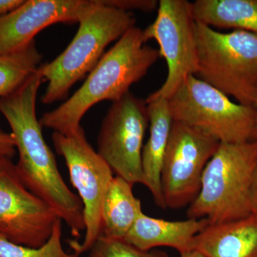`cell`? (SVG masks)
Wrapping results in <instances>:
<instances>
[{
	"label": "cell",
	"mask_w": 257,
	"mask_h": 257,
	"mask_svg": "<svg viewBox=\"0 0 257 257\" xmlns=\"http://www.w3.org/2000/svg\"><path fill=\"white\" fill-rule=\"evenodd\" d=\"M168 101L174 121L197 128L220 143L252 140L253 106L233 102L195 75L189 76Z\"/></svg>",
	"instance_id": "8992f818"
},
{
	"label": "cell",
	"mask_w": 257,
	"mask_h": 257,
	"mask_svg": "<svg viewBox=\"0 0 257 257\" xmlns=\"http://www.w3.org/2000/svg\"><path fill=\"white\" fill-rule=\"evenodd\" d=\"M148 124L146 100L128 92L112 102L98 135V154L113 173L133 185H145L142 155Z\"/></svg>",
	"instance_id": "9c48e42d"
},
{
	"label": "cell",
	"mask_w": 257,
	"mask_h": 257,
	"mask_svg": "<svg viewBox=\"0 0 257 257\" xmlns=\"http://www.w3.org/2000/svg\"><path fill=\"white\" fill-rule=\"evenodd\" d=\"M150 138L144 145L142 160L145 186L150 189L159 207L166 209L161 174L173 118L167 99H147Z\"/></svg>",
	"instance_id": "9a60e30c"
},
{
	"label": "cell",
	"mask_w": 257,
	"mask_h": 257,
	"mask_svg": "<svg viewBox=\"0 0 257 257\" xmlns=\"http://www.w3.org/2000/svg\"><path fill=\"white\" fill-rule=\"evenodd\" d=\"M40 71L10 95L0 98V112L9 123L19 152L15 170L27 189L52 208L75 238L85 229L80 198L67 187L37 117V93L44 82Z\"/></svg>",
	"instance_id": "6da1fadb"
},
{
	"label": "cell",
	"mask_w": 257,
	"mask_h": 257,
	"mask_svg": "<svg viewBox=\"0 0 257 257\" xmlns=\"http://www.w3.org/2000/svg\"><path fill=\"white\" fill-rule=\"evenodd\" d=\"M219 145L211 135L173 121L161 174L166 208L181 209L195 199L203 172Z\"/></svg>",
	"instance_id": "30bf717a"
},
{
	"label": "cell",
	"mask_w": 257,
	"mask_h": 257,
	"mask_svg": "<svg viewBox=\"0 0 257 257\" xmlns=\"http://www.w3.org/2000/svg\"><path fill=\"white\" fill-rule=\"evenodd\" d=\"M145 40H156L160 57L167 62L168 74L162 87L147 97L169 100L181 84L197 72L196 20L192 3L187 0H160L155 22L143 30Z\"/></svg>",
	"instance_id": "ba28073f"
},
{
	"label": "cell",
	"mask_w": 257,
	"mask_h": 257,
	"mask_svg": "<svg viewBox=\"0 0 257 257\" xmlns=\"http://www.w3.org/2000/svg\"><path fill=\"white\" fill-rule=\"evenodd\" d=\"M94 0H27L0 16V54L23 50L54 24L79 23Z\"/></svg>",
	"instance_id": "7c38bea8"
},
{
	"label": "cell",
	"mask_w": 257,
	"mask_h": 257,
	"mask_svg": "<svg viewBox=\"0 0 257 257\" xmlns=\"http://www.w3.org/2000/svg\"><path fill=\"white\" fill-rule=\"evenodd\" d=\"M24 0H0V16H3L19 8Z\"/></svg>",
	"instance_id": "cb8c5ba5"
},
{
	"label": "cell",
	"mask_w": 257,
	"mask_h": 257,
	"mask_svg": "<svg viewBox=\"0 0 257 257\" xmlns=\"http://www.w3.org/2000/svg\"><path fill=\"white\" fill-rule=\"evenodd\" d=\"M42 59L35 41L18 52L0 54V98L15 92L37 72Z\"/></svg>",
	"instance_id": "ac0fdd59"
},
{
	"label": "cell",
	"mask_w": 257,
	"mask_h": 257,
	"mask_svg": "<svg viewBox=\"0 0 257 257\" xmlns=\"http://www.w3.org/2000/svg\"><path fill=\"white\" fill-rule=\"evenodd\" d=\"M89 257H169L159 250L143 251L124 239H111L101 235L89 249Z\"/></svg>",
	"instance_id": "ffe728a7"
},
{
	"label": "cell",
	"mask_w": 257,
	"mask_h": 257,
	"mask_svg": "<svg viewBox=\"0 0 257 257\" xmlns=\"http://www.w3.org/2000/svg\"><path fill=\"white\" fill-rule=\"evenodd\" d=\"M192 7L196 22L257 35V0H197Z\"/></svg>",
	"instance_id": "e0dca14e"
},
{
	"label": "cell",
	"mask_w": 257,
	"mask_h": 257,
	"mask_svg": "<svg viewBox=\"0 0 257 257\" xmlns=\"http://www.w3.org/2000/svg\"><path fill=\"white\" fill-rule=\"evenodd\" d=\"M143 30L135 26L106 52L73 95L42 115V127L69 135L81 127L84 115L100 101L119 100L160 58V51L148 46Z\"/></svg>",
	"instance_id": "7a4b0ae2"
},
{
	"label": "cell",
	"mask_w": 257,
	"mask_h": 257,
	"mask_svg": "<svg viewBox=\"0 0 257 257\" xmlns=\"http://www.w3.org/2000/svg\"><path fill=\"white\" fill-rule=\"evenodd\" d=\"M62 219H58L50 239L39 248L28 247L12 242L0 234V257H79L77 253H69L62 243Z\"/></svg>",
	"instance_id": "d6986e66"
},
{
	"label": "cell",
	"mask_w": 257,
	"mask_h": 257,
	"mask_svg": "<svg viewBox=\"0 0 257 257\" xmlns=\"http://www.w3.org/2000/svg\"><path fill=\"white\" fill-rule=\"evenodd\" d=\"M248 200L251 214L257 215V162L250 182Z\"/></svg>",
	"instance_id": "603a6c76"
},
{
	"label": "cell",
	"mask_w": 257,
	"mask_h": 257,
	"mask_svg": "<svg viewBox=\"0 0 257 257\" xmlns=\"http://www.w3.org/2000/svg\"><path fill=\"white\" fill-rule=\"evenodd\" d=\"M52 142L56 151L64 157L70 182L78 191L84 207L85 236L82 243L69 241L74 253L89 251L101 234V207L113 172L104 159L88 143L81 126L69 135L54 132Z\"/></svg>",
	"instance_id": "52a82bcc"
},
{
	"label": "cell",
	"mask_w": 257,
	"mask_h": 257,
	"mask_svg": "<svg viewBox=\"0 0 257 257\" xmlns=\"http://www.w3.org/2000/svg\"><path fill=\"white\" fill-rule=\"evenodd\" d=\"M135 23L131 12L94 0L79 20L78 30L68 47L50 63L40 66L39 71L48 82L42 102L50 104L64 99L71 87L94 69L106 47Z\"/></svg>",
	"instance_id": "3957f363"
},
{
	"label": "cell",
	"mask_w": 257,
	"mask_h": 257,
	"mask_svg": "<svg viewBox=\"0 0 257 257\" xmlns=\"http://www.w3.org/2000/svg\"><path fill=\"white\" fill-rule=\"evenodd\" d=\"M104 4L124 11L131 12L137 10L140 11H153L157 9L159 2L156 0H102Z\"/></svg>",
	"instance_id": "44dd1931"
},
{
	"label": "cell",
	"mask_w": 257,
	"mask_h": 257,
	"mask_svg": "<svg viewBox=\"0 0 257 257\" xmlns=\"http://www.w3.org/2000/svg\"><path fill=\"white\" fill-rule=\"evenodd\" d=\"M192 249L207 257H257V215L209 225L194 236Z\"/></svg>",
	"instance_id": "5bb4252c"
},
{
	"label": "cell",
	"mask_w": 257,
	"mask_h": 257,
	"mask_svg": "<svg viewBox=\"0 0 257 257\" xmlns=\"http://www.w3.org/2000/svg\"><path fill=\"white\" fill-rule=\"evenodd\" d=\"M199 79L253 106L257 96V35L243 30L216 31L196 22Z\"/></svg>",
	"instance_id": "5b68a950"
},
{
	"label": "cell",
	"mask_w": 257,
	"mask_h": 257,
	"mask_svg": "<svg viewBox=\"0 0 257 257\" xmlns=\"http://www.w3.org/2000/svg\"><path fill=\"white\" fill-rule=\"evenodd\" d=\"M58 219L25 187L11 159L0 157V234L12 242L39 248L50 239Z\"/></svg>",
	"instance_id": "8fae6325"
},
{
	"label": "cell",
	"mask_w": 257,
	"mask_h": 257,
	"mask_svg": "<svg viewBox=\"0 0 257 257\" xmlns=\"http://www.w3.org/2000/svg\"><path fill=\"white\" fill-rule=\"evenodd\" d=\"M3 157V156H0V157Z\"/></svg>",
	"instance_id": "4316f807"
},
{
	"label": "cell",
	"mask_w": 257,
	"mask_h": 257,
	"mask_svg": "<svg viewBox=\"0 0 257 257\" xmlns=\"http://www.w3.org/2000/svg\"><path fill=\"white\" fill-rule=\"evenodd\" d=\"M181 257H207L204 253L197 251V250H190L186 252L181 253Z\"/></svg>",
	"instance_id": "d4e9b609"
},
{
	"label": "cell",
	"mask_w": 257,
	"mask_h": 257,
	"mask_svg": "<svg viewBox=\"0 0 257 257\" xmlns=\"http://www.w3.org/2000/svg\"><path fill=\"white\" fill-rule=\"evenodd\" d=\"M255 110V122L254 128H253L252 140H257V96L253 104Z\"/></svg>",
	"instance_id": "484cf974"
},
{
	"label": "cell",
	"mask_w": 257,
	"mask_h": 257,
	"mask_svg": "<svg viewBox=\"0 0 257 257\" xmlns=\"http://www.w3.org/2000/svg\"><path fill=\"white\" fill-rule=\"evenodd\" d=\"M133 187L121 177H113L101 207V235L124 239L143 212L141 202L134 195Z\"/></svg>",
	"instance_id": "2e32d148"
},
{
	"label": "cell",
	"mask_w": 257,
	"mask_h": 257,
	"mask_svg": "<svg viewBox=\"0 0 257 257\" xmlns=\"http://www.w3.org/2000/svg\"><path fill=\"white\" fill-rule=\"evenodd\" d=\"M209 225L206 219L168 221L151 217L143 211L124 239L143 251L169 246L181 254L192 249L194 236Z\"/></svg>",
	"instance_id": "4fadbf2b"
},
{
	"label": "cell",
	"mask_w": 257,
	"mask_h": 257,
	"mask_svg": "<svg viewBox=\"0 0 257 257\" xmlns=\"http://www.w3.org/2000/svg\"><path fill=\"white\" fill-rule=\"evenodd\" d=\"M16 145L12 134L5 133L0 130V156L12 159L16 152Z\"/></svg>",
	"instance_id": "7402d4cb"
},
{
	"label": "cell",
	"mask_w": 257,
	"mask_h": 257,
	"mask_svg": "<svg viewBox=\"0 0 257 257\" xmlns=\"http://www.w3.org/2000/svg\"><path fill=\"white\" fill-rule=\"evenodd\" d=\"M257 162V140L220 143L203 172L199 194L190 204L189 219L209 225L251 215L248 192Z\"/></svg>",
	"instance_id": "277c9868"
}]
</instances>
